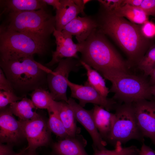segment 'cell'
<instances>
[{"label":"cell","mask_w":155,"mask_h":155,"mask_svg":"<svg viewBox=\"0 0 155 155\" xmlns=\"http://www.w3.org/2000/svg\"><path fill=\"white\" fill-rule=\"evenodd\" d=\"M96 18L99 32L116 42L131 61L138 63L145 55L149 44L148 38L142 34L141 27L104 10Z\"/></svg>","instance_id":"1"},{"label":"cell","mask_w":155,"mask_h":155,"mask_svg":"<svg viewBox=\"0 0 155 155\" xmlns=\"http://www.w3.org/2000/svg\"><path fill=\"white\" fill-rule=\"evenodd\" d=\"M1 68L14 91L22 97L38 89L47 88V75L53 71L35 61L33 57L0 61Z\"/></svg>","instance_id":"2"},{"label":"cell","mask_w":155,"mask_h":155,"mask_svg":"<svg viewBox=\"0 0 155 155\" xmlns=\"http://www.w3.org/2000/svg\"><path fill=\"white\" fill-rule=\"evenodd\" d=\"M80 60L104 77L116 71L128 72V65L97 28L81 43Z\"/></svg>","instance_id":"3"},{"label":"cell","mask_w":155,"mask_h":155,"mask_svg":"<svg viewBox=\"0 0 155 155\" xmlns=\"http://www.w3.org/2000/svg\"><path fill=\"white\" fill-rule=\"evenodd\" d=\"M1 26L22 33L42 42L49 44L55 29V16L46 8L8 13L6 24Z\"/></svg>","instance_id":"4"},{"label":"cell","mask_w":155,"mask_h":155,"mask_svg":"<svg viewBox=\"0 0 155 155\" xmlns=\"http://www.w3.org/2000/svg\"><path fill=\"white\" fill-rule=\"evenodd\" d=\"M49 45L22 33L0 27V61L33 57L36 54L42 55L47 52Z\"/></svg>","instance_id":"5"},{"label":"cell","mask_w":155,"mask_h":155,"mask_svg":"<svg viewBox=\"0 0 155 155\" xmlns=\"http://www.w3.org/2000/svg\"><path fill=\"white\" fill-rule=\"evenodd\" d=\"M104 78L112 84L109 91L114 93L112 98L115 101L132 103L149 100L152 96L150 85L144 78L121 71L114 72Z\"/></svg>","instance_id":"6"},{"label":"cell","mask_w":155,"mask_h":155,"mask_svg":"<svg viewBox=\"0 0 155 155\" xmlns=\"http://www.w3.org/2000/svg\"><path fill=\"white\" fill-rule=\"evenodd\" d=\"M115 110V121L106 140L115 147L118 142L124 144L132 140L143 142L144 137L137 125L132 103L117 104Z\"/></svg>","instance_id":"7"},{"label":"cell","mask_w":155,"mask_h":155,"mask_svg":"<svg viewBox=\"0 0 155 155\" xmlns=\"http://www.w3.org/2000/svg\"><path fill=\"white\" fill-rule=\"evenodd\" d=\"M58 63L53 73L48 74V87L54 100L67 102L69 74L71 72L77 71L82 65L80 60L73 58L62 59Z\"/></svg>","instance_id":"8"},{"label":"cell","mask_w":155,"mask_h":155,"mask_svg":"<svg viewBox=\"0 0 155 155\" xmlns=\"http://www.w3.org/2000/svg\"><path fill=\"white\" fill-rule=\"evenodd\" d=\"M28 141V150H36L40 147L46 146L51 143V133L46 120L41 115L32 120H19Z\"/></svg>","instance_id":"9"},{"label":"cell","mask_w":155,"mask_h":155,"mask_svg":"<svg viewBox=\"0 0 155 155\" xmlns=\"http://www.w3.org/2000/svg\"><path fill=\"white\" fill-rule=\"evenodd\" d=\"M138 128L155 146V101L142 100L132 103Z\"/></svg>","instance_id":"10"},{"label":"cell","mask_w":155,"mask_h":155,"mask_svg":"<svg viewBox=\"0 0 155 155\" xmlns=\"http://www.w3.org/2000/svg\"><path fill=\"white\" fill-rule=\"evenodd\" d=\"M67 82L71 91V97L78 99L79 104L82 107L88 103H91L100 106L108 111L115 109L117 102L113 98L103 96L94 88L86 84L84 85H79L69 80Z\"/></svg>","instance_id":"11"},{"label":"cell","mask_w":155,"mask_h":155,"mask_svg":"<svg viewBox=\"0 0 155 155\" xmlns=\"http://www.w3.org/2000/svg\"><path fill=\"white\" fill-rule=\"evenodd\" d=\"M13 115L9 106L0 110V143L14 146L25 138L21 122Z\"/></svg>","instance_id":"12"},{"label":"cell","mask_w":155,"mask_h":155,"mask_svg":"<svg viewBox=\"0 0 155 155\" xmlns=\"http://www.w3.org/2000/svg\"><path fill=\"white\" fill-rule=\"evenodd\" d=\"M67 102L73 110L76 120L90 135L93 141L94 150L106 149V142L102 139L97 129L93 117L92 110L85 109L71 98H69Z\"/></svg>","instance_id":"13"},{"label":"cell","mask_w":155,"mask_h":155,"mask_svg":"<svg viewBox=\"0 0 155 155\" xmlns=\"http://www.w3.org/2000/svg\"><path fill=\"white\" fill-rule=\"evenodd\" d=\"M55 38L56 50L52 51V58L46 65L53 66L58 63L64 58H73L78 59V53L81 52V43L75 44L72 40V36L55 29L53 33Z\"/></svg>","instance_id":"14"},{"label":"cell","mask_w":155,"mask_h":155,"mask_svg":"<svg viewBox=\"0 0 155 155\" xmlns=\"http://www.w3.org/2000/svg\"><path fill=\"white\" fill-rule=\"evenodd\" d=\"M61 6L55 16V29L62 31L65 27L80 13L84 14L85 4L90 0H60Z\"/></svg>","instance_id":"15"},{"label":"cell","mask_w":155,"mask_h":155,"mask_svg":"<svg viewBox=\"0 0 155 155\" xmlns=\"http://www.w3.org/2000/svg\"><path fill=\"white\" fill-rule=\"evenodd\" d=\"M98 26L96 17L92 16H78L66 25L61 32L75 36L78 43H81Z\"/></svg>","instance_id":"16"},{"label":"cell","mask_w":155,"mask_h":155,"mask_svg":"<svg viewBox=\"0 0 155 155\" xmlns=\"http://www.w3.org/2000/svg\"><path fill=\"white\" fill-rule=\"evenodd\" d=\"M86 140L82 135H77L61 139L51 145L52 155H88L85 147Z\"/></svg>","instance_id":"17"},{"label":"cell","mask_w":155,"mask_h":155,"mask_svg":"<svg viewBox=\"0 0 155 155\" xmlns=\"http://www.w3.org/2000/svg\"><path fill=\"white\" fill-rule=\"evenodd\" d=\"M94 105L92 110L94 123L101 137L104 141L106 140L115 123V114L110 112L100 106Z\"/></svg>","instance_id":"18"},{"label":"cell","mask_w":155,"mask_h":155,"mask_svg":"<svg viewBox=\"0 0 155 155\" xmlns=\"http://www.w3.org/2000/svg\"><path fill=\"white\" fill-rule=\"evenodd\" d=\"M56 103L59 117L69 135H78L80 130L76 125L74 113L71 106L65 101H56Z\"/></svg>","instance_id":"19"},{"label":"cell","mask_w":155,"mask_h":155,"mask_svg":"<svg viewBox=\"0 0 155 155\" xmlns=\"http://www.w3.org/2000/svg\"><path fill=\"white\" fill-rule=\"evenodd\" d=\"M9 107L13 114L21 120H32L40 115L34 111L36 108L31 100L26 97L20 101L11 104Z\"/></svg>","instance_id":"20"},{"label":"cell","mask_w":155,"mask_h":155,"mask_svg":"<svg viewBox=\"0 0 155 155\" xmlns=\"http://www.w3.org/2000/svg\"><path fill=\"white\" fill-rule=\"evenodd\" d=\"M4 11L8 13L30 11L46 8V4L43 0H7L3 1Z\"/></svg>","instance_id":"21"},{"label":"cell","mask_w":155,"mask_h":155,"mask_svg":"<svg viewBox=\"0 0 155 155\" xmlns=\"http://www.w3.org/2000/svg\"><path fill=\"white\" fill-rule=\"evenodd\" d=\"M108 12L119 17H125L135 24H143L148 21V16L140 8L127 4L121 5L114 11Z\"/></svg>","instance_id":"22"},{"label":"cell","mask_w":155,"mask_h":155,"mask_svg":"<svg viewBox=\"0 0 155 155\" xmlns=\"http://www.w3.org/2000/svg\"><path fill=\"white\" fill-rule=\"evenodd\" d=\"M80 61L87 71L88 79L85 83L92 87L103 96L107 98L110 91L103 77L97 71L84 62Z\"/></svg>","instance_id":"23"},{"label":"cell","mask_w":155,"mask_h":155,"mask_svg":"<svg viewBox=\"0 0 155 155\" xmlns=\"http://www.w3.org/2000/svg\"><path fill=\"white\" fill-rule=\"evenodd\" d=\"M49 118L47 122L51 132L61 139L70 137L61 120L57 110L56 101L54 100L47 109Z\"/></svg>","instance_id":"24"},{"label":"cell","mask_w":155,"mask_h":155,"mask_svg":"<svg viewBox=\"0 0 155 155\" xmlns=\"http://www.w3.org/2000/svg\"><path fill=\"white\" fill-rule=\"evenodd\" d=\"M29 95L34 105L37 108L47 109L54 100L50 92L43 89H36Z\"/></svg>","instance_id":"25"},{"label":"cell","mask_w":155,"mask_h":155,"mask_svg":"<svg viewBox=\"0 0 155 155\" xmlns=\"http://www.w3.org/2000/svg\"><path fill=\"white\" fill-rule=\"evenodd\" d=\"M139 69L146 76L150 75L155 67V46L151 48L137 63Z\"/></svg>","instance_id":"26"},{"label":"cell","mask_w":155,"mask_h":155,"mask_svg":"<svg viewBox=\"0 0 155 155\" xmlns=\"http://www.w3.org/2000/svg\"><path fill=\"white\" fill-rule=\"evenodd\" d=\"M113 150H95L94 155H128L132 153L139 151L140 149L137 147L132 145L127 147H123L122 144L118 142Z\"/></svg>","instance_id":"27"},{"label":"cell","mask_w":155,"mask_h":155,"mask_svg":"<svg viewBox=\"0 0 155 155\" xmlns=\"http://www.w3.org/2000/svg\"><path fill=\"white\" fill-rule=\"evenodd\" d=\"M23 97L19 96L14 92L0 91V109H3L14 102L20 101Z\"/></svg>","instance_id":"28"},{"label":"cell","mask_w":155,"mask_h":155,"mask_svg":"<svg viewBox=\"0 0 155 155\" xmlns=\"http://www.w3.org/2000/svg\"><path fill=\"white\" fill-rule=\"evenodd\" d=\"M99 2L104 10L108 12L115 11L122 5V0H99Z\"/></svg>","instance_id":"29"},{"label":"cell","mask_w":155,"mask_h":155,"mask_svg":"<svg viewBox=\"0 0 155 155\" xmlns=\"http://www.w3.org/2000/svg\"><path fill=\"white\" fill-rule=\"evenodd\" d=\"M141 30L143 35L147 38H152L155 36V24L148 21L142 24Z\"/></svg>","instance_id":"30"},{"label":"cell","mask_w":155,"mask_h":155,"mask_svg":"<svg viewBox=\"0 0 155 155\" xmlns=\"http://www.w3.org/2000/svg\"><path fill=\"white\" fill-rule=\"evenodd\" d=\"M147 16H155V0H144L139 7Z\"/></svg>","instance_id":"31"},{"label":"cell","mask_w":155,"mask_h":155,"mask_svg":"<svg viewBox=\"0 0 155 155\" xmlns=\"http://www.w3.org/2000/svg\"><path fill=\"white\" fill-rule=\"evenodd\" d=\"M0 90L14 92L11 85L1 68H0Z\"/></svg>","instance_id":"32"},{"label":"cell","mask_w":155,"mask_h":155,"mask_svg":"<svg viewBox=\"0 0 155 155\" xmlns=\"http://www.w3.org/2000/svg\"><path fill=\"white\" fill-rule=\"evenodd\" d=\"M13 146L6 144L0 143V155H13L16 154L13 150Z\"/></svg>","instance_id":"33"},{"label":"cell","mask_w":155,"mask_h":155,"mask_svg":"<svg viewBox=\"0 0 155 155\" xmlns=\"http://www.w3.org/2000/svg\"><path fill=\"white\" fill-rule=\"evenodd\" d=\"M139 153L140 155H155V150L143 142L140 149Z\"/></svg>","instance_id":"34"},{"label":"cell","mask_w":155,"mask_h":155,"mask_svg":"<svg viewBox=\"0 0 155 155\" xmlns=\"http://www.w3.org/2000/svg\"><path fill=\"white\" fill-rule=\"evenodd\" d=\"M143 0H123L122 5L127 4L136 7H139L141 5Z\"/></svg>","instance_id":"35"},{"label":"cell","mask_w":155,"mask_h":155,"mask_svg":"<svg viewBox=\"0 0 155 155\" xmlns=\"http://www.w3.org/2000/svg\"><path fill=\"white\" fill-rule=\"evenodd\" d=\"M46 4L52 6L56 10L59 8L61 3L59 0H43Z\"/></svg>","instance_id":"36"},{"label":"cell","mask_w":155,"mask_h":155,"mask_svg":"<svg viewBox=\"0 0 155 155\" xmlns=\"http://www.w3.org/2000/svg\"><path fill=\"white\" fill-rule=\"evenodd\" d=\"M150 83L152 85L155 84V67L150 75Z\"/></svg>","instance_id":"37"},{"label":"cell","mask_w":155,"mask_h":155,"mask_svg":"<svg viewBox=\"0 0 155 155\" xmlns=\"http://www.w3.org/2000/svg\"><path fill=\"white\" fill-rule=\"evenodd\" d=\"M23 155H38V154L36 152V150H30L27 148Z\"/></svg>","instance_id":"38"},{"label":"cell","mask_w":155,"mask_h":155,"mask_svg":"<svg viewBox=\"0 0 155 155\" xmlns=\"http://www.w3.org/2000/svg\"><path fill=\"white\" fill-rule=\"evenodd\" d=\"M150 90L151 95L155 96V84L150 85Z\"/></svg>","instance_id":"39"},{"label":"cell","mask_w":155,"mask_h":155,"mask_svg":"<svg viewBox=\"0 0 155 155\" xmlns=\"http://www.w3.org/2000/svg\"><path fill=\"white\" fill-rule=\"evenodd\" d=\"M27 147L21 150L19 152L16 153V154L13 155H23L27 150Z\"/></svg>","instance_id":"40"},{"label":"cell","mask_w":155,"mask_h":155,"mask_svg":"<svg viewBox=\"0 0 155 155\" xmlns=\"http://www.w3.org/2000/svg\"><path fill=\"white\" fill-rule=\"evenodd\" d=\"M139 151L138 152L132 153L128 155H140L139 153Z\"/></svg>","instance_id":"41"}]
</instances>
